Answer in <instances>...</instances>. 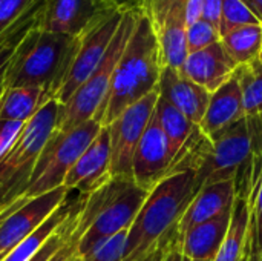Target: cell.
<instances>
[{
  "label": "cell",
  "mask_w": 262,
  "mask_h": 261,
  "mask_svg": "<svg viewBox=\"0 0 262 261\" xmlns=\"http://www.w3.org/2000/svg\"><path fill=\"white\" fill-rule=\"evenodd\" d=\"M261 26H262V23H261ZM259 58H261V62H262V52H261V57H259Z\"/></svg>",
  "instance_id": "43"
},
{
  "label": "cell",
  "mask_w": 262,
  "mask_h": 261,
  "mask_svg": "<svg viewBox=\"0 0 262 261\" xmlns=\"http://www.w3.org/2000/svg\"><path fill=\"white\" fill-rule=\"evenodd\" d=\"M243 2L255 14V17L258 18V22L262 23V0H243Z\"/></svg>",
  "instance_id": "36"
},
{
  "label": "cell",
  "mask_w": 262,
  "mask_h": 261,
  "mask_svg": "<svg viewBox=\"0 0 262 261\" xmlns=\"http://www.w3.org/2000/svg\"><path fill=\"white\" fill-rule=\"evenodd\" d=\"M69 197V195H68ZM80 197V194H78ZM78 197L75 200L66 198L64 203L55 209V212L31 235H28L25 240H21L5 258L2 261H29L41 248L43 245L49 240V237L66 222V218L72 214Z\"/></svg>",
  "instance_id": "23"
},
{
  "label": "cell",
  "mask_w": 262,
  "mask_h": 261,
  "mask_svg": "<svg viewBox=\"0 0 262 261\" xmlns=\"http://www.w3.org/2000/svg\"><path fill=\"white\" fill-rule=\"evenodd\" d=\"M196 172L184 171L167 175L147 195L127 231L121 261H143L170 235L198 194Z\"/></svg>",
  "instance_id": "3"
},
{
  "label": "cell",
  "mask_w": 262,
  "mask_h": 261,
  "mask_svg": "<svg viewBox=\"0 0 262 261\" xmlns=\"http://www.w3.org/2000/svg\"><path fill=\"white\" fill-rule=\"evenodd\" d=\"M86 198L88 195H83L80 194L78 197V202L72 211V214L66 218V222L49 237V240L43 245V248L31 258L29 261H49L52 258V255L66 243V240L69 238V235L77 229L78 226V222H80V215H81V209L86 203Z\"/></svg>",
  "instance_id": "27"
},
{
  "label": "cell",
  "mask_w": 262,
  "mask_h": 261,
  "mask_svg": "<svg viewBox=\"0 0 262 261\" xmlns=\"http://www.w3.org/2000/svg\"><path fill=\"white\" fill-rule=\"evenodd\" d=\"M167 257H169V261H184L183 255H181L178 251H173V252H170Z\"/></svg>",
  "instance_id": "39"
},
{
  "label": "cell",
  "mask_w": 262,
  "mask_h": 261,
  "mask_svg": "<svg viewBox=\"0 0 262 261\" xmlns=\"http://www.w3.org/2000/svg\"><path fill=\"white\" fill-rule=\"evenodd\" d=\"M61 103L48 100L25 125L18 140L0 162V214L26 195L35 162L55 131Z\"/></svg>",
  "instance_id": "4"
},
{
  "label": "cell",
  "mask_w": 262,
  "mask_h": 261,
  "mask_svg": "<svg viewBox=\"0 0 262 261\" xmlns=\"http://www.w3.org/2000/svg\"><path fill=\"white\" fill-rule=\"evenodd\" d=\"M250 23H259V22L243 0H223L221 20H220L221 35L227 34L229 31L235 28L250 25Z\"/></svg>",
  "instance_id": "28"
},
{
  "label": "cell",
  "mask_w": 262,
  "mask_h": 261,
  "mask_svg": "<svg viewBox=\"0 0 262 261\" xmlns=\"http://www.w3.org/2000/svg\"><path fill=\"white\" fill-rule=\"evenodd\" d=\"M137 17H138V6L134 2L127 5L121 23L101 63L91 74V77L74 92V95L64 105H61L55 131H69L95 117V114L98 112L107 95L112 74L132 35V31L137 23Z\"/></svg>",
  "instance_id": "5"
},
{
  "label": "cell",
  "mask_w": 262,
  "mask_h": 261,
  "mask_svg": "<svg viewBox=\"0 0 262 261\" xmlns=\"http://www.w3.org/2000/svg\"><path fill=\"white\" fill-rule=\"evenodd\" d=\"M147 195L149 192L140 188L134 178L112 177L106 200L80 240L78 257L84 255L95 245L129 231Z\"/></svg>",
  "instance_id": "7"
},
{
  "label": "cell",
  "mask_w": 262,
  "mask_h": 261,
  "mask_svg": "<svg viewBox=\"0 0 262 261\" xmlns=\"http://www.w3.org/2000/svg\"><path fill=\"white\" fill-rule=\"evenodd\" d=\"M184 258V261H203V260H189V258H186V257H183Z\"/></svg>",
  "instance_id": "42"
},
{
  "label": "cell",
  "mask_w": 262,
  "mask_h": 261,
  "mask_svg": "<svg viewBox=\"0 0 262 261\" xmlns=\"http://www.w3.org/2000/svg\"><path fill=\"white\" fill-rule=\"evenodd\" d=\"M204 0H189L187 3V26L203 18Z\"/></svg>",
  "instance_id": "35"
},
{
  "label": "cell",
  "mask_w": 262,
  "mask_h": 261,
  "mask_svg": "<svg viewBox=\"0 0 262 261\" xmlns=\"http://www.w3.org/2000/svg\"><path fill=\"white\" fill-rule=\"evenodd\" d=\"M164 261H169V257H166V260H164Z\"/></svg>",
  "instance_id": "44"
},
{
  "label": "cell",
  "mask_w": 262,
  "mask_h": 261,
  "mask_svg": "<svg viewBox=\"0 0 262 261\" xmlns=\"http://www.w3.org/2000/svg\"><path fill=\"white\" fill-rule=\"evenodd\" d=\"M232 211L189 229L178 245V252L189 260L213 261L230 228Z\"/></svg>",
  "instance_id": "20"
},
{
  "label": "cell",
  "mask_w": 262,
  "mask_h": 261,
  "mask_svg": "<svg viewBox=\"0 0 262 261\" xmlns=\"http://www.w3.org/2000/svg\"><path fill=\"white\" fill-rule=\"evenodd\" d=\"M252 152V132L247 117L236 122L212 138V146L196 169V185L201 189L235 177L249 165Z\"/></svg>",
  "instance_id": "9"
},
{
  "label": "cell",
  "mask_w": 262,
  "mask_h": 261,
  "mask_svg": "<svg viewBox=\"0 0 262 261\" xmlns=\"http://www.w3.org/2000/svg\"><path fill=\"white\" fill-rule=\"evenodd\" d=\"M173 160L175 152L170 148L169 138L155 114H152L134 155L132 178L140 188L150 192L161 180L170 175Z\"/></svg>",
  "instance_id": "14"
},
{
  "label": "cell",
  "mask_w": 262,
  "mask_h": 261,
  "mask_svg": "<svg viewBox=\"0 0 262 261\" xmlns=\"http://www.w3.org/2000/svg\"><path fill=\"white\" fill-rule=\"evenodd\" d=\"M236 68L220 40L209 48L189 54L180 72L213 94L233 77Z\"/></svg>",
  "instance_id": "17"
},
{
  "label": "cell",
  "mask_w": 262,
  "mask_h": 261,
  "mask_svg": "<svg viewBox=\"0 0 262 261\" xmlns=\"http://www.w3.org/2000/svg\"><path fill=\"white\" fill-rule=\"evenodd\" d=\"M123 5L121 0H46L35 22L43 31L78 37L95 20Z\"/></svg>",
  "instance_id": "12"
},
{
  "label": "cell",
  "mask_w": 262,
  "mask_h": 261,
  "mask_svg": "<svg viewBox=\"0 0 262 261\" xmlns=\"http://www.w3.org/2000/svg\"><path fill=\"white\" fill-rule=\"evenodd\" d=\"M26 28L28 26H25L23 29L18 28V29L12 31L5 40L0 42V80L3 78L6 66H8V63H9V60H11V57H12V54H14V51H15L20 38H21V35L25 34Z\"/></svg>",
  "instance_id": "33"
},
{
  "label": "cell",
  "mask_w": 262,
  "mask_h": 261,
  "mask_svg": "<svg viewBox=\"0 0 262 261\" xmlns=\"http://www.w3.org/2000/svg\"><path fill=\"white\" fill-rule=\"evenodd\" d=\"M261 261H262V258H261Z\"/></svg>",
  "instance_id": "45"
},
{
  "label": "cell",
  "mask_w": 262,
  "mask_h": 261,
  "mask_svg": "<svg viewBox=\"0 0 262 261\" xmlns=\"http://www.w3.org/2000/svg\"><path fill=\"white\" fill-rule=\"evenodd\" d=\"M127 231H123L98 245L80 257V261H121L124 255Z\"/></svg>",
  "instance_id": "30"
},
{
  "label": "cell",
  "mask_w": 262,
  "mask_h": 261,
  "mask_svg": "<svg viewBox=\"0 0 262 261\" xmlns=\"http://www.w3.org/2000/svg\"><path fill=\"white\" fill-rule=\"evenodd\" d=\"M149 20L158 40L163 68L181 69L187 58V3L189 0H135Z\"/></svg>",
  "instance_id": "10"
},
{
  "label": "cell",
  "mask_w": 262,
  "mask_h": 261,
  "mask_svg": "<svg viewBox=\"0 0 262 261\" xmlns=\"http://www.w3.org/2000/svg\"><path fill=\"white\" fill-rule=\"evenodd\" d=\"M127 5L130 3H126L104 14L77 37V45H75L69 71L55 97L61 105H64L74 95V92L91 77V74L101 63L121 23V18L124 15Z\"/></svg>",
  "instance_id": "8"
},
{
  "label": "cell",
  "mask_w": 262,
  "mask_h": 261,
  "mask_svg": "<svg viewBox=\"0 0 262 261\" xmlns=\"http://www.w3.org/2000/svg\"><path fill=\"white\" fill-rule=\"evenodd\" d=\"M69 189L60 186L54 191L26 200L17 211L8 215L0 225V261L21 240L35 232L69 195Z\"/></svg>",
  "instance_id": "13"
},
{
  "label": "cell",
  "mask_w": 262,
  "mask_h": 261,
  "mask_svg": "<svg viewBox=\"0 0 262 261\" xmlns=\"http://www.w3.org/2000/svg\"><path fill=\"white\" fill-rule=\"evenodd\" d=\"M221 45L236 66L258 60L262 52L261 23H250L229 31L221 35Z\"/></svg>",
  "instance_id": "24"
},
{
  "label": "cell",
  "mask_w": 262,
  "mask_h": 261,
  "mask_svg": "<svg viewBox=\"0 0 262 261\" xmlns=\"http://www.w3.org/2000/svg\"><path fill=\"white\" fill-rule=\"evenodd\" d=\"M48 100L51 97L41 88L23 86L5 89L0 98V118L28 123Z\"/></svg>",
  "instance_id": "22"
},
{
  "label": "cell",
  "mask_w": 262,
  "mask_h": 261,
  "mask_svg": "<svg viewBox=\"0 0 262 261\" xmlns=\"http://www.w3.org/2000/svg\"><path fill=\"white\" fill-rule=\"evenodd\" d=\"M69 261H80V257L77 255V257H74V258H71V260H69Z\"/></svg>",
  "instance_id": "41"
},
{
  "label": "cell",
  "mask_w": 262,
  "mask_h": 261,
  "mask_svg": "<svg viewBox=\"0 0 262 261\" xmlns=\"http://www.w3.org/2000/svg\"><path fill=\"white\" fill-rule=\"evenodd\" d=\"M160 89L157 88L127 109H124L109 126L111 137V175L132 178L134 155L140 140L155 111Z\"/></svg>",
  "instance_id": "11"
},
{
  "label": "cell",
  "mask_w": 262,
  "mask_h": 261,
  "mask_svg": "<svg viewBox=\"0 0 262 261\" xmlns=\"http://www.w3.org/2000/svg\"><path fill=\"white\" fill-rule=\"evenodd\" d=\"M75 45L77 37L38 28L34 15L6 66L3 88H41L55 98L69 71Z\"/></svg>",
  "instance_id": "2"
},
{
  "label": "cell",
  "mask_w": 262,
  "mask_h": 261,
  "mask_svg": "<svg viewBox=\"0 0 262 261\" xmlns=\"http://www.w3.org/2000/svg\"><path fill=\"white\" fill-rule=\"evenodd\" d=\"M167 255H169L167 249L163 245H160V248L157 251H154L149 257H146L143 261H164Z\"/></svg>",
  "instance_id": "37"
},
{
  "label": "cell",
  "mask_w": 262,
  "mask_h": 261,
  "mask_svg": "<svg viewBox=\"0 0 262 261\" xmlns=\"http://www.w3.org/2000/svg\"><path fill=\"white\" fill-rule=\"evenodd\" d=\"M34 0H0V42L5 40Z\"/></svg>",
  "instance_id": "31"
},
{
  "label": "cell",
  "mask_w": 262,
  "mask_h": 261,
  "mask_svg": "<svg viewBox=\"0 0 262 261\" xmlns=\"http://www.w3.org/2000/svg\"><path fill=\"white\" fill-rule=\"evenodd\" d=\"M101 123L91 118L69 131H54L41 149L26 191V198H34L63 186V182L101 131Z\"/></svg>",
  "instance_id": "6"
},
{
  "label": "cell",
  "mask_w": 262,
  "mask_h": 261,
  "mask_svg": "<svg viewBox=\"0 0 262 261\" xmlns=\"http://www.w3.org/2000/svg\"><path fill=\"white\" fill-rule=\"evenodd\" d=\"M243 91L246 117L262 115V62L261 58L238 66L235 74Z\"/></svg>",
  "instance_id": "26"
},
{
  "label": "cell",
  "mask_w": 262,
  "mask_h": 261,
  "mask_svg": "<svg viewBox=\"0 0 262 261\" xmlns=\"http://www.w3.org/2000/svg\"><path fill=\"white\" fill-rule=\"evenodd\" d=\"M26 123L0 118V162L12 149Z\"/></svg>",
  "instance_id": "32"
},
{
  "label": "cell",
  "mask_w": 262,
  "mask_h": 261,
  "mask_svg": "<svg viewBox=\"0 0 262 261\" xmlns=\"http://www.w3.org/2000/svg\"><path fill=\"white\" fill-rule=\"evenodd\" d=\"M235 195V180H224L203 186L177 223L173 232L167 235L161 245L167 249L169 254L177 251L180 240L189 229L232 211Z\"/></svg>",
  "instance_id": "15"
},
{
  "label": "cell",
  "mask_w": 262,
  "mask_h": 261,
  "mask_svg": "<svg viewBox=\"0 0 262 261\" xmlns=\"http://www.w3.org/2000/svg\"><path fill=\"white\" fill-rule=\"evenodd\" d=\"M111 178V137L109 129L103 126L94 142L71 168L63 186L69 191L89 195Z\"/></svg>",
  "instance_id": "16"
},
{
  "label": "cell",
  "mask_w": 262,
  "mask_h": 261,
  "mask_svg": "<svg viewBox=\"0 0 262 261\" xmlns=\"http://www.w3.org/2000/svg\"><path fill=\"white\" fill-rule=\"evenodd\" d=\"M154 114H155L161 129L167 135L170 148L177 157V154L184 148L187 140L196 131L198 125L192 123L178 108H175L172 103H169L161 95L157 100Z\"/></svg>",
  "instance_id": "25"
},
{
  "label": "cell",
  "mask_w": 262,
  "mask_h": 261,
  "mask_svg": "<svg viewBox=\"0 0 262 261\" xmlns=\"http://www.w3.org/2000/svg\"><path fill=\"white\" fill-rule=\"evenodd\" d=\"M235 202L227 237L213 261H244L249 226V165L235 177Z\"/></svg>",
  "instance_id": "21"
},
{
  "label": "cell",
  "mask_w": 262,
  "mask_h": 261,
  "mask_svg": "<svg viewBox=\"0 0 262 261\" xmlns=\"http://www.w3.org/2000/svg\"><path fill=\"white\" fill-rule=\"evenodd\" d=\"M158 89L160 95L178 108L192 123H201L212 95L207 89L173 68H163Z\"/></svg>",
  "instance_id": "18"
},
{
  "label": "cell",
  "mask_w": 262,
  "mask_h": 261,
  "mask_svg": "<svg viewBox=\"0 0 262 261\" xmlns=\"http://www.w3.org/2000/svg\"><path fill=\"white\" fill-rule=\"evenodd\" d=\"M220 40H221L220 28L201 18L187 26V31H186L187 55L192 52L201 51L204 48H209L210 45L218 43Z\"/></svg>",
  "instance_id": "29"
},
{
  "label": "cell",
  "mask_w": 262,
  "mask_h": 261,
  "mask_svg": "<svg viewBox=\"0 0 262 261\" xmlns=\"http://www.w3.org/2000/svg\"><path fill=\"white\" fill-rule=\"evenodd\" d=\"M161 71L158 40L138 8L132 35L115 66L107 95L94 118L101 126H109L124 109L158 88Z\"/></svg>",
  "instance_id": "1"
},
{
  "label": "cell",
  "mask_w": 262,
  "mask_h": 261,
  "mask_svg": "<svg viewBox=\"0 0 262 261\" xmlns=\"http://www.w3.org/2000/svg\"><path fill=\"white\" fill-rule=\"evenodd\" d=\"M3 91H5V88H3V85H2V80H0V98H2V94H3Z\"/></svg>",
  "instance_id": "40"
},
{
  "label": "cell",
  "mask_w": 262,
  "mask_h": 261,
  "mask_svg": "<svg viewBox=\"0 0 262 261\" xmlns=\"http://www.w3.org/2000/svg\"><path fill=\"white\" fill-rule=\"evenodd\" d=\"M243 118H246L243 91L239 82L233 75L210 95L207 111L198 126L212 140Z\"/></svg>",
  "instance_id": "19"
},
{
  "label": "cell",
  "mask_w": 262,
  "mask_h": 261,
  "mask_svg": "<svg viewBox=\"0 0 262 261\" xmlns=\"http://www.w3.org/2000/svg\"><path fill=\"white\" fill-rule=\"evenodd\" d=\"M221 9H223V0H204L203 5V18L215 26L220 28L221 20Z\"/></svg>",
  "instance_id": "34"
},
{
  "label": "cell",
  "mask_w": 262,
  "mask_h": 261,
  "mask_svg": "<svg viewBox=\"0 0 262 261\" xmlns=\"http://www.w3.org/2000/svg\"><path fill=\"white\" fill-rule=\"evenodd\" d=\"M26 200H29V198H26V197H21V198H20V200H17V202H15V203H14V205H12L11 208H8V209H6V211L3 212V214H0V225L3 223V220H5V218H6L8 215H11V214H12L14 211H17V209H18V208H20V206H21V205H23V203H25Z\"/></svg>",
  "instance_id": "38"
}]
</instances>
